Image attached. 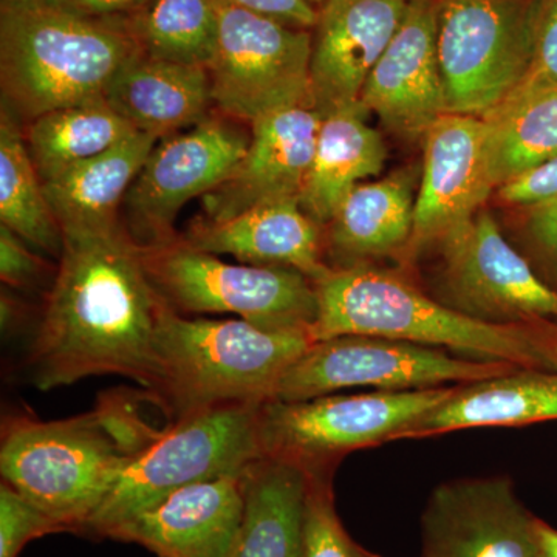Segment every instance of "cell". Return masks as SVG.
<instances>
[{"label": "cell", "instance_id": "836d02e7", "mask_svg": "<svg viewBox=\"0 0 557 557\" xmlns=\"http://www.w3.org/2000/svg\"><path fill=\"white\" fill-rule=\"evenodd\" d=\"M498 200L533 209L557 200V157L531 168L497 188Z\"/></svg>", "mask_w": 557, "mask_h": 557}, {"label": "cell", "instance_id": "f35d334b", "mask_svg": "<svg viewBox=\"0 0 557 557\" xmlns=\"http://www.w3.org/2000/svg\"><path fill=\"white\" fill-rule=\"evenodd\" d=\"M527 324L537 355L539 368L557 372V321L531 319Z\"/></svg>", "mask_w": 557, "mask_h": 557}, {"label": "cell", "instance_id": "d6986e66", "mask_svg": "<svg viewBox=\"0 0 557 557\" xmlns=\"http://www.w3.org/2000/svg\"><path fill=\"white\" fill-rule=\"evenodd\" d=\"M409 0H325L311 39L314 108L330 110L361 100L370 72L405 17Z\"/></svg>", "mask_w": 557, "mask_h": 557}, {"label": "cell", "instance_id": "3957f363", "mask_svg": "<svg viewBox=\"0 0 557 557\" xmlns=\"http://www.w3.org/2000/svg\"><path fill=\"white\" fill-rule=\"evenodd\" d=\"M314 343L310 333L271 332L244 319H193L164 306L146 388L170 421L234 405H262Z\"/></svg>", "mask_w": 557, "mask_h": 557}, {"label": "cell", "instance_id": "9c48e42d", "mask_svg": "<svg viewBox=\"0 0 557 557\" xmlns=\"http://www.w3.org/2000/svg\"><path fill=\"white\" fill-rule=\"evenodd\" d=\"M537 0H437L446 113L486 116L528 73Z\"/></svg>", "mask_w": 557, "mask_h": 557}, {"label": "cell", "instance_id": "7c38bea8", "mask_svg": "<svg viewBox=\"0 0 557 557\" xmlns=\"http://www.w3.org/2000/svg\"><path fill=\"white\" fill-rule=\"evenodd\" d=\"M219 38L208 67L212 101L231 119L252 123L288 106H313L311 30L215 0Z\"/></svg>", "mask_w": 557, "mask_h": 557}, {"label": "cell", "instance_id": "484cf974", "mask_svg": "<svg viewBox=\"0 0 557 557\" xmlns=\"http://www.w3.org/2000/svg\"><path fill=\"white\" fill-rule=\"evenodd\" d=\"M245 518L234 557H300L307 471L274 457L245 469Z\"/></svg>", "mask_w": 557, "mask_h": 557}, {"label": "cell", "instance_id": "e575fe53", "mask_svg": "<svg viewBox=\"0 0 557 557\" xmlns=\"http://www.w3.org/2000/svg\"><path fill=\"white\" fill-rule=\"evenodd\" d=\"M527 239L547 284L557 288V200L528 209Z\"/></svg>", "mask_w": 557, "mask_h": 557}, {"label": "cell", "instance_id": "2e32d148", "mask_svg": "<svg viewBox=\"0 0 557 557\" xmlns=\"http://www.w3.org/2000/svg\"><path fill=\"white\" fill-rule=\"evenodd\" d=\"M322 116L313 106L298 104L252 121L244 159L203 197L201 219H230L262 205L299 200L313 163Z\"/></svg>", "mask_w": 557, "mask_h": 557}, {"label": "cell", "instance_id": "60d3db41", "mask_svg": "<svg viewBox=\"0 0 557 557\" xmlns=\"http://www.w3.org/2000/svg\"><path fill=\"white\" fill-rule=\"evenodd\" d=\"M21 306L17 300L11 299L5 293H2V327L10 332L14 325L20 324Z\"/></svg>", "mask_w": 557, "mask_h": 557}, {"label": "cell", "instance_id": "277c9868", "mask_svg": "<svg viewBox=\"0 0 557 557\" xmlns=\"http://www.w3.org/2000/svg\"><path fill=\"white\" fill-rule=\"evenodd\" d=\"M314 285V341L381 336L445 348L463 357L541 369L527 321L496 325L467 317L429 295L405 270L380 269L372 263L332 267Z\"/></svg>", "mask_w": 557, "mask_h": 557}, {"label": "cell", "instance_id": "ba28073f", "mask_svg": "<svg viewBox=\"0 0 557 557\" xmlns=\"http://www.w3.org/2000/svg\"><path fill=\"white\" fill-rule=\"evenodd\" d=\"M454 387L269 399L259 406L260 453L304 469L338 468L354 450L399 440L413 421L445 401Z\"/></svg>", "mask_w": 557, "mask_h": 557}, {"label": "cell", "instance_id": "e0dca14e", "mask_svg": "<svg viewBox=\"0 0 557 557\" xmlns=\"http://www.w3.org/2000/svg\"><path fill=\"white\" fill-rule=\"evenodd\" d=\"M359 101L386 129L405 139L424 138L445 115L437 0H409L401 25L370 72Z\"/></svg>", "mask_w": 557, "mask_h": 557}, {"label": "cell", "instance_id": "4316f807", "mask_svg": "<svg viewBox=\"0 0 557 557\" xmlns=\"http://www.w3.org/2000/svg\"><path fill=\"white\" fill-rule=\"evenodd\" d=\"M24 134L36 171L47 182L138 131L101 98L44 113L27 124Z\"/></svg>", "mask_w": 557, "mask_h": 557}, {"label": "cell", "instance_id": "603a6c76", "mask_svg": "<svg viewBox=\"0 0 557 557\" xmlns=\"http://www.w3.org/2000/svg\"><path fill=\"white\" fill-rule=\"evenodd\" d=\"M104 98L135 129L157 139L197 126L214 102L207 67L152 60L139 51L110 81Z\"/></svg>", "mask_w": 557, "mask_h": 557}, {"label": "cell", "instance_id": "52a82bcc", "mask_svg": "<svg viewBox=\"0 0 557 557\" xmlns=\"http://www.w3.org/2000/svg\"><path fill=\"white\" fill-rule=\"evenodd\" d=\"M139 249L153 288L177 313L236 314L256 327L311 336L318 295L306 274L284 267L233 265L180 237Z\"/></svg>", "mask_w": 557, "mask_h": 557}, {"label": "cell", "instance_id": "83f0119b", "mask_svg": "<svg viewBox=\"0 0 557 557\" xmlns=\"http://www.w3.org/2000/svg\"><path fill=\"white\" fill-rule=\"evenodd\" d=\"M491 182L508 180L557 157V87L512 95L483 116Z\"/></svg>", "mask_w": 557, "mask_h": 557}, {"label": "cell", "instance_id": "d590c367", "mask_svg": "<svg viewBox=\"0 0 557 557\" xmlns=\"http://www.w3.org/2000/svg\"><path fill=\"white\" fill-rule=\"evenodd\" d=\"M24 242L0 223V277L10 287H32L42 276V260L36 258Z\"/></svg>", "mask_w": 557, "mask_h": 557}, {"label": "cell", "instance_id": "6da1fadb", "mask_svg": "<svg viewBox=\"0 0 557 557\" xmlns=\"http://www.w3.org/2000/svg\"><path fill=\"white\" fill-rule=\"evenodd\" d=\"M164 306L126 230L64 234L28 351L32 383L50 391L89 376L120 375L148 388Z\"/></svg>", "mask_w": 557, "mask_h": 557}, {"label": "cell", "instance_id": "cb8c5ba5", "mask_svg": "<svg viewBox=\"0 0 557 557\" xmlns=\"http://www.w3.org/2000/svg\"><path fill=\"white\" fill-rule=\"evenodd\" d=\"M159 141L138 132L115 148L42 182L62 236L123 228L120 205Z\"/></svg>", "mask_w": 557, "mask_h": 557}, {"label": "cell", "instance_id": "f546056e", "mask_svg": "<svg viewBox=\"0 0 557 557\" xmlns=\"http://www.w3.org/2000/svg\"><path fill=\"white\" fill-rule=\"evenodd\" d=\"M126 22L145 57L207 69L211 65L219 38L215 0H150Z\"/></svg>", "mask_w": 557, "mask_h": 557}, {"label": "cell", "instance_id": "74e56055", "mask_svg": "<svg viewBox=\"0 0 557 557\" xmlns=\"http://www.w3.org/2000/svg\"><path fill=\"white\" fill-rule=\"evenodd\" d=\"M51 9L89 20H127L150 0H42Z\"/></svg>", "mask_w": 557, "mask_h": 557}, {"label": "cell", "instance_id": "4dcf8cb0", "mask_svg": "<svg viewBox=\"0 0 557 557\" xmlns=\"http://www.w3.org/2000/svg\"><path fill=\"white\" fill-rule=\"evenodd\" d=\"M306 471L307 496L300 557H383L359 545L339 519L333 494L336 468L322 467Z\"/></svg>", "mask_w": 557, "mask_h": 557}, {"label": "cell", "instance_id": "ffe728a7", "mask_svg": "<svg viewBox=\"0 0 557 557\" xmlns=\"http://www.w3.org/2000/svg\"><path fill=\"white\" fill-rule=\"evenodd\" d=\"M180 240L208 255L233 256L248 265L296 270L313 282L332 269L324 230L299 200L262 205L230 219L196 220Z\"/></svg>", "mask_w": 557, "mask_h": 557}, {"label": "cell", "instance_id": "5bb4252c", "mask_svg": "<svg viewBox=\"0 0 557 557\" xmlns=\"http://www.w3.org/2000/svg\"><path fill=\"white\" fill-rule=\"evenodd\" d=\"M539 520L508 475L449 480L424 505L420 557H537Z\"/></svg>", "mask_w": 557, "mask_h": 557}, {"label": "cell", "instance_id": "9a60e30c", "mask_svg": "<svg viewBox=\"0 0 557 557\" xmlns=\"http://www.w3.org/2000/svg\"><path fill=\"white\" fill-rule=\"evenodd\" d=\"M423 139L413 234L403 269H409L449 231L474 218L496 189L487 166L485 120L445 113Z\"/></svg>", "mask_w": 557, "mask_h": 557}, {"label": "cell", "instance_id": "f1b7e54d", "mask_svg": "<svg viewBox=\"0 0 557 557\" xmlns=\"http://www.w3.org/2000/svg\"><path fill=\"white\" fill-rule=\"evenodd\" d=\"M0 223L27 244L61 256L64 236L40 180L16 115H0Z\"/></svg>", "mask_w": 557, "mask_h": 557}, {"label": "cell", "instance_id": "4fadbf2b", "mask_svg": "<svg viewBox=\"0 0 557 557\" xmlns=\"http://www.w3.org/2000/svg\"><path fill=\"white\" fill-rule=\"evenodd\" d=\"M249 139L234 124L208 116L185 134L157 143L124 200L127 236L139 248L177 240L178 212L228 177L244 159Z\"/></svg>", "mask_w": 557, "mask_h": 557}, {"label": "cell", "instance_id": "d4e9b609", "mask_svg": "<svg viewBox=\"0 0 557 557\" xmlns=\"http://www.w3.org/2000/svg\"><path fill=\"white\" fill-rule=\"evenodd\" d=\"M368 115L369 110L359 101L322 116L313 163L299 199L300 207L319 225H329L359 182L383 171L386 145L369 126Z\"/></svg>", "mask_w": 557, "mask_h": 557}, {"label": "cell", "instance_id": "8d00e7d4", "mask_svg": "<svg viewBox=\"0 0 557 557\" xmlns=\"http://www.w3.org/2000/svg\"><path fill=\"white\" fill-rule=\"evenodd\" d=\"M225 2L299 30H313L318 21V10L309 0H225Z\"/></svg>", "mask_w": 557, "mask_h": 557}, {"label": "cell", "instance_id": "30bf717a", "mask_svg": "<svg viewBox=\"0 0 557 557\" xmlns=\"http://www.w3.org/2000/svg\"><path fill=\"white\" fill-rule=\"evenodd\" d=\"M518 366L454 355L445 348L343 335L314 341L278 380L271 399L298 401L351 387L384 392L460 386L502 375Z\"/></svg>", "mask_w": 557, "mask_h": 557}, {"label": "cell", "instance_id": "7a4b0ae2", "mask_svg": "<svg viewBox=\"0 0 557 557\" xmlns=\"http://www.w3.org/2000/svg\"><path fill=\"white\" fill-rule=\"evenodd\" d=\"M148 391H113L90 412L65 420L7 418L0 442L2 482L64 527L84 534L109 491L163 428L145 417Z\"/></svg>", "mask_w": 557, "mask_h": 557}, {"label": "cell", "instance_id": "1f68e13d", "mask_svg": "<svg viewBox=\"0 0 557 557\" xmlns=\"http://www.w3.org/2000/svg\"><path fill=\"white\" fill-rule=\"evenodd\" d=\"M65 533L64 527L9 483H0V557H20L35 539Z\"/></svg>", "mask_w": 557, "mask_h": 557}, {"label": "cell", "instance_id": "ac0fdd59", "mask_svg": "<svg viewBox=\"0 0 557 557\" xmlns=\"http://www.w3.org/2000/svg\"><path fill=\"white\" fill-rule=\"evenodd\" d=\"M245 469L175 491L108 539L159 557H234L245 518Z\"/></svg>", "mask_w": 557, "mask_h": 557}, {"label": "cell", "instance_id": "8992f818", "mask_svg": "<svg viewBox=\"0 0 557 557\" xmlns=\"http://www.w3.org/2000/svg\"><path fill=\"white\" fill-rule=\"evenodd\" d=\"M259 406H223L170 421L124 469L86 536L108 539L115 528L182 487L244 471L262 457Z\"/></svg>", "mask_w": 557, "mask_h": 557}, {"label": "cell", "instance_id": "44dd1931", "mask_svg": "<svg viewBox=\"0 0 557 557\" xmlns=\"http://www.w3.org/2000/svg\"><path fill=\"white\" fill-rule=\"evenodd\" d=\"M557 420V372L518 368L454 387L399 440L431 437L472 428L525 426Z\"/></svg>", "mask_w": 557, "mask_h": 557}, {"label": "cell", "instance_id": "7402d4cb", "mask_svg": "<svg viewBox=\"0 0 557 557\" xmlns=\"http://www.w3.org/2000/svg\"><path fill=\"white\" fill-rule=\"evenodd\" d=\"M416 174L398 171L358 185L343 200L325 231L332 267L394 258L405 263L416 219ZM330 265V260H329Z\"/></svg>", "mask_w": 557, "mask_h": 557}, {"label": "cell", "instance_id": "b9f144b4", "mask_svg": "<svg viewBox=\"0 0 557 557\" xmlns=\"http://www.w3.org/2000/svg\"><path fill=\"white\" fill-rule=\"evenodd\" d=\"M309 2L313 3V5H314V3H324L325 0H309Z\"/></svg>", "mask_w": 557, "mask_h": 557}, {"label": "cell", "instance_id": "5b68a950", "mask_svg": "<svg viewBox=\"0 0 557 557\" xmlns=\"http://www.w3.org/2000/svg\"><path fill=\"white\" fill-rule=\"evenodd\" d=\"M138 46L126 20H89L42 0H0V83L7 108L30 123L104 98Z\"/></svg>", "mask_w": 557, "mask_h": 557}, {"label": "cell", "instance_id": "d6a6232c", "mask_svg": "<svg viewBox=\"0 0 557 557\" xmlns=\"http://www.w3.org/2000/svg\"><path fill=\"white\" fill-rule=\"evenodd\" d=\"M547 87H557V0H537L533 58L511 97Z\"/></svg>", "mask_w": 557, "mask_h": 557}, {"label": "cell", "instance_id": "ab89813d", "mask_svg": "<svg viewBox=\"0 0 557 557\" xmlns=\"http://www.w3.org/2000/svg\"><path fill=\"white\" fill-rule=\"evenodd\" d=\"M539 556L557 557V530L544 520L537 525Z\"/></svg>", "mask_w": 557, "mask_h": 557}, {"label": "cell", "instance_id": "8fae6325", "mask_svg": "<svg viewBox=\"0 0 557 557\" xmlns=\"http://www.w3.org/2000/svg\"><path fill=\"white\" fill-rule=\"evenodd\" d=\"M429 249L435 252L429 295L450 309L486 324L557 321V288L511 247L487 212H478Z\"/></svg>", "mask_w": 557, "mask_h": 557}]
</instances>
